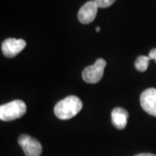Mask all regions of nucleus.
I'll return each mask as SVG.
<instances>
[{
	"label": "nucleus",
	"instance_id": "39448f33",
	"mask_svg": "<svg viewBox=\"0 0 156 156\" xmlns=\"http://www.w3.org/2000/svg\"><path fill=\"white\" fill-rule=\"evenodd\" d=\"M26 46V42L23 39L8 38L2 44V52L9 58H12L18 55Z\"/></svg>",
	"mask_w": 156,
	"mask_h": 156
},
{
	"label": "nucleus",
	"instance_id": "f8f14e48",
	"mask_svg": "<svg viewBox=\"0 0 156 156\" xmlns=\"http://www.w3.org/2000/svg\"><path fill=\"white\" fill-rule=\"evenodd\" d=\"M134 156H156V154H148V153H143V154H136Z\"/></svg>",
	"mask_w": 156,
	"mask_h": 156
},
{
	"label": "nucleus",
	"instance_id": "ddd939ff",
	"mask_svg": "<svg viewBox=\"0 0 156 156\" xmlns=\"http://www.w3.org/2000/svg\"><path fill=\"white\" fill-rule=\"evenodd\" d=\"M95 30H96V31H97V32H99V31L101 30L100 27H96V29H95Z\"/></svg>",
	"mask_w": 156,
	"mask_h": 156
},
{
	"label": "nucleus",
	"instance_id": "9d476101",
	"mask_svg": "<svg viewBox=\"0 0 156 156\" xmlns=\"http://www.w3.org/2000/svg\"><path fill=\"white\" fill-rule=\"evenodd\" d=\"M116 0H95L98 8H108L111 6Z\"/></svg>",
	"mask_w": 156,
	"mask_h": 156
},
{
	"label": "nucleus",
	"instance_id": "6e6552de",
	"mask_svg": "<svg viewBox=\"0 0 156 156\" xmlns=\"http://www.w3.org/2000/svg\"><path fill=\"white\" fill-rule=\"evenodd\" d=\"M113 125L117 129H124L128 124V113L122 108H115L111 113Z\"/></svg>",
	"mask_w": 156,
	"mask_h": 156
},
{
	"label": "nucleus",
	"instance_id": "423d86ee",
	"mask_svg": "<svg viewBox=\"0 0 156 156\" xmlns=\"http://www.w3.org/2000/svg\"><path fill=\"white\" fill-rule=\"evenodd\" d=\"M140 101L141 108L150 115L156 117V89L150 88L144 90Z\"/></svg>",
	"mask_w": 156,
	"mask_h": 156
},
{
	"label": "nucleus",
	"instance_id": "0eeeda50",
	"mask_svg": "<svg viewBox=\"0 0 156 156\" xmlns=\"http://www.w3.org/2000/svg\"><path fill=\"white\" fill-rule=\"evenodd\" d=\"M98 6L94 1L85 3L78 11V20L83 24H88L95 20L97 14Z\"/></svg>",
	"mask_w": 156,
	"mask_h": 156
},
{
	"label": "nucleus",
	"instance_id": "20e7f679",
	"mask_svg": "<svg viewBox=\"0 0 156 156\" xmlns=\"http://www.w3.org/2000/svg\"><path fill=\"white\" fill-rule=\"evenodd\" d=\"M17 141L26 156L41 155L43 148L41 143L37 140L27 134H22L19 136Z\"/></svg>",
	"mask_w": 156,
	"mask_h": 156
},
{
	"label": "nucleus",
	"instance_id": "9b49d317",
	"mask_svg": "<svg viewBox=\"0 0 156 156\" xmlns=\"http://www.w3.org/2000/svg\"><path fill=\"white\" fill-rule=\"evenodd\" d=\"M148 57L150 58V60L154 59V60H155L156 61V48L153 49V50H151L150 52H149V54H148Z\"/></svg>",
	"mask_w": 156,
	"mask_h": 156
},
{
	"label": "nucleus",
	"instance_id": "f03ea898",
	"mask_svg": "<svg viewBox=\"0 0 156 156\" xmlns=\"http://www.w3.org/2000/svg\"><path fill=\"white\" fill-rule=\"evenodd\" d=\"M26 113V105L21 100L12 101L0 107V119L4 122H11L21 118Z\"/></svg>",
	"mask_w": 156,
	"mask_h": 156
},
{
	"label": "nucleus",
	"instance_id": "1a4fd4ad",
	"mask_svg": "<svg viewBox=\"0 0 156 156\" xmlns=\"http://www.w3.org/2000/svg\"><path fill=\"white\" fill-rule=\"evenodd\" d=\"M150 58L148 56H140L137 57L136 61L134 62V67L140 72H145L147 69L148 64H149Z\"/></svg>",
	"mask_w": 156,
	"mask_h": 156
},
{
	"label": "nucleus",
	"instance_id": "f257e3e1",
	"mask_svg": "<svg viewBox=\"0 0 156 156\" xmlns=\"http://www.w3.org/2000/svg\"><path fill=\"white\" fill-rule=\"evenodd\" d=\"M83 108V102L76 95H69L58 101L54 108L56 116L60 120H69L76 116Z\"/></svg>",
	"mask_w": 156,
	"mask_h": 156
},
{
	"label": "nucleus",
	"instance_id": "7ed1b4c3",
	"mask_svg": "<svg viewBox=\"0 0 156 156\" xmlns=\"http://www.w3.org/2000/svg\"><path fill=\"white\" fill-rule=\"evenodd\" d=\"M106 65V61L102 58H99L93 65L85 68L83 71V79L84 82L88 83H97L102 78Z\"/></svg>",
	"mask_w": 156,
	"mask_h": 156
}]
</instances>
